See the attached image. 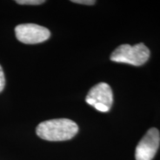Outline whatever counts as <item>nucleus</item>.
Instances as JSON below:
<instances>
[{
    "label": "nucleus",
    "instance_id": "6e6552de",
    "mask_svg": "<svg viewBox=\"0 0 160 160\" xmlns=\"http://www.w3.org/2000/svg\"><path fill=\"white\" fill-rule=\"evenodd\" d=\"M72 2L77 3V4H82V5H91L95 4L96 2L94 0H72Z\"/></svg>",
    "mask_w": 160,
    "mask_h": 160
},
{
    "label": "nucleus",
    "instance_id": "423d86ee",
    "mask_svg": "<svg viewBox=\"0 0 160 160\" xmlns=\"http://www.w3.org/2000/svg\"><path fill=\"white\" fill-rule=\"evenodd\" d=\"M16 2L19 4V5H37L45 2V1H44V0H17Z\"/></svg>",
    "mask_w": 160,
    "mask_h": 160
},
{
    "label": "nucleus",
    "instance_id": "f03ea898",
    "mask_svg": "<svg viewBox=\"0 0 160 160\" xmlns=\"http://www.w3.org/2000/svg\"><path fill=\"white\" fill-rule=\"evenodd\" d=\"M150 54V50L143 43L135 45L124 44L119 45L113 51L110 59L115 62L140 66L148 60Z\"/></svg>",
    "mask_w": 160,
    "mask_h": 160
},
{
    "label": "nucleus",
    "instance_id": "39448f33",
    "mask_svg": "<svg viewBox=\"0 0 160 160\" xmlns=\"http://www.w3.org/2000/svg\"><path fill=\"white\" fill-rule=\"evenodd\" d=\"M86 97L93 99L95 104H102L109 108H111L113 102V92L111 87L105 82L99 83L93 86Z\"/></svg>",
    "mask_w": 160,
    "mask_h": 160
},
{
    "label": "nucleus",
    "instance_id": "f257e3e1",
    "mask_svg": "<svg viewBox=\"0 0 160 160\" xmlns=\"http://www.w3.org/2000/svg\"><path fill=\"white\" fill-rule=\"evenodd\" d=\"M79 131L77 123L68 119H55L39 123L36 129L41 139L51 142L69 140Z\"/></svg>",
    "mask_w": 160,
    "mask_h": 160
},
{
    "label": "nucleus",
    "instance_id": "1a4fd4ad",
    "mask_svg": "<svg viewBox=\"0 0 160 160\" xmlns=\"http://www.w3.org/2000/svg\"><path fill=\"white\" fill-rule=\"evenodd\" d=\"M93 107L95 108L96 109L98 110V111H102V112H108L109 111L110 108H108L107 106H105V105H102V104H100V103H97L93 105Z\"/></svg>",
    "mask_w": 160,
    "mask_h": 160
},
{
    "label": "nucleus",
    "instance_id": "7ed1b4c3",
    "mask_svg": "<svg viewBox=\"0 0 160 160\" xmlns=\"http://www.w3.org/2000/svg\"><path fill=\"white\" fill-rule=\"evenodd\" d=\"M17 39L25 44L42 43L49 39L51 32L48 28L37 24H22L15 28Z\"/></svg>",
    "mask_w": 160,
    "mask_h": 160
},
{
    "label": "nucleus",
    "instance_id": "0eeeda50",
    "mask_svg": "<svg viewBox=\"0 0 160 160\" xmlns=\"http://www.w3.org/2000/svg\"><path fill=\"white\" fill-rule=\"evenodd\" d=\"M5 86V77L2 66L0 65V93L3 91Z\"/></svg>",
    "mask_w": 160,
    "mask_h": 160
},
{
    "label": "nucleus",
    "instance_id": "20e7f679",
    "mask_svg": "<svg viewBox=\"0 0 160 160\" xmlns=\"http://www.w3.org/2000/svg\"><path fill=\"white\" fill-rule=\"evenodd\" d=\"M160 143L159 132L156 128L149 129L140 140L135 152L136 160H152Z\"/></svg>",
    "mask_w": 160,
    "mask_h": 160
}]
</instances>
